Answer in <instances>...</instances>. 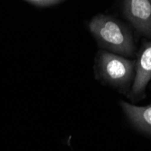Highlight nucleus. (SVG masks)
<instances>
[{
    "instance_id": "6",
    "label": "nucleus",
    "mask_w": 151,
    "mask_h": 151,
    "mask_svg": "<svg viewBox=\"0 0 151 151\" xmlns=\"http://www.w3.org/2000/svg\"><path fill=\"white\" fill-rule=\"evenodd\" d=\"M24 1L28 2L34 6H36L45 7V6L57 5V4L63 2V0H24Z\"/></svg>"
},
{
    "instance_id": "3",
    "label": "nucleus",
    "mask_w": 151,
    "mask_h": 151,
    "mask_svg": "<svg viewBox=\"0 0 151 151\" xmlns=\"http://www.w3.org/2000/svg\"><path fill=\"white\" fill-rule=\"evenodd\" d=\"M151 80V41L145 42L138 54L135 65V78L128 97L139 101L146 97V89Z\"/></svg>"
},
{
    "instance_id": "5",
    "label": "nucleus",
    "mask_w": 151,
    "mask_h": 151,
    "mask_svg": "<svg viewBox=\"0 0 151 151\" xmlns=\"http://www.w3.org/2000/svg\"><path fill=\"white\" fill-rule=\"evenodd\" d=\"M131 124L144 133L151 135V104L139 107L126 101L119 102Z\"/></svg>"
},
{
    "instance_id": "2",
    "label": "nucleus",
    "mask_w": 151,
    "mask_h": 151,
    "mask_svg": "<svg viewBox=\"0 0 151 151\" xmlns=\"http://www.w3.org/2000/svg\"><path fill=\"white\" fill-rule=\"evenodd\" d=\"M135 65L136 61L102 50L98 52L95 73L103 83L128 96L135 78Z\"/></svg>"
},
{
    "instance_id": "1",
    "label": "nucleus",
    "mask_w": 151,
    "mask_h": 151,
    "mask_svg": "<svg viewBox=\"0 0 151 151\" xmlns=\"http://www.w3.org/2000/svg\"><path fill=\"white\" fill-rule=\"evenodd\" d=\"M89 29L105 51L123 57L134 55L136 45L132 32L118 18L101 14L95 16L89 24Z\"/></svg>"
},
{
    "instance_id": "4",
    "label": "nucleus",
    "mask_w": 151,
    "mask_h": 151,
    "mask_svg": "<svg viewBox=\"0 0 151 151\" xmlns=\"http://www.w3.org/2000/svg\"><path fill=\"white\" fill-rule=\"evenodd\" d=\"M123 14L137 32L151 38V0H124Z\"/></svg>"
}]
</instances>
